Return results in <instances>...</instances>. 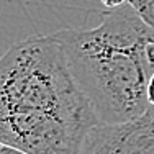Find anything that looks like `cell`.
<instances>
[{
  "mask_svg": "<svg viewBox=\"0 0 154 154\" xmlns=\"http://www.w3.org/2000/svg\"><path fill=\"white\" fill-rule=\"evenodd\" d=\"M136 15L154 30V0H128Z\"/></svg>",
  "mask_w": 154,
  "mask_h": 154,
  "instance_id": "277c9868",
  "label": "cell"
},
{
  "mask_svg": "<svg viewBox=\"0 0 154 154\" xmlns=\"http://www.w3.org/2000/svg\"><path fill=\"white\" fill-rule=\"evenodd\" d=\"M102 3H103L105 7H107L108 10L112 8H118V7L125 5V3H128V0H100Z\"/></svg>",
  "mask_w": 154,
  "mask_h": 154,
  "instance_id": "8992f818",
  "label": "cell"
},
{
  "mask_svg": "<svg viewBox=\"0 0 154 154\" xmlns=\"http://www.w3.org/2000/svg\"><path fill=\"white\" fill-rule=\"evenodd\" d=\"M146 57H148L149 64L154 67V41L148 43V46H146Z\"/></svg>",
  "mask_w": 154,
  "mask_h": 154,
  "instance_id": "ba28073f",
  "label": "cell"
},
{
  "mask_svg": "<svg viewBox=\"0 0 154 154\" xmlns=\"http://www.w3.org/2000/svg\"><path fill=\"white\" fill-rule=\"evenodd\" d=\"M0 154H30V152L23 151V149H18V148H15V146H10V144L2 143V144H0Z\"/></svg>",
  "mask_w": 154,
  "mask_h": 154,
  "instance_id": "5b68a950",
  "label": "cell"
},
{
  "mask_svg": "<svg viewBox=\"0 0 154 154\" xmlns=\"http://www.w3.org/2000/svg\"><path fill=\"white\" fill-rule=\"evenodd\" d=\"M148 102H149V105H154V74L149 79V84H148Z\"/></svg>",
  "mask_w": 154,
  "mask_h": 154,
  "instance_id": "52a82bcc",
  "label": "cell"
},
{
  "mask_svg": "<svg viewBox=\"0 0 154 154\" xmlns=\"http://www.w3.org/2000/svg\"><path fill=\"white\" fill-rule=\"evenodd\" d=\"M100 123L54 35H33L0 57V141L30 154H79Z\"/></svg>",
  "mask_w": 154,
  "mask_h": 154,
  "instance_id": "6da1fadb",
  "label": "cell"
},
{
  "mask_svg": "<svg viewBox=\"0 0 154 154\" xmlns=\"http://www.w3.org/2000/svg\"><path fill=\"white\" fill-rule=\"evenodd\" d=\"M79 154H154V107L130 122L95 125Z\"/></svg>",
  "mask_w": 154,
  "mask_h": 154,
  "instance_id": "3957f363",
  "label": "cell"
},
{
  "mask_svg": "<svg viewBox=\"0 0 154 154\" xmlns=\"http://www.w3.org/2000/svg\"><path fill=\"white\" fill-rule=\"evenodd\" d=\"M54 38L100 123L130 122L148 110L154 67L146 57V46L154 41V30L130 3L105 12L98 26L61 30Z\"/></svg>",
  "mask_w": 154,
  "mask_h": 154,
  "instance_id": "7a4b0ae2",
  "label": "cell"
}]
</instances>
